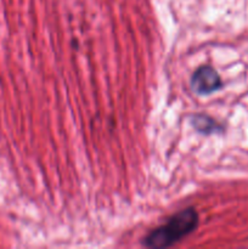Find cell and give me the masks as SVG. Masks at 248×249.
I'll return each instance as SVG.
<instances>
[{"label": "cell", "instance_id": "cell-2", "mask_svg": "<svg viewBox=\"0 0 248 249\" xmlns=\"http://www.w3.org/2000/svg\"><path fill=\"white\" fill-rule=\"evenodd\" d=\"M190 87L196 95L206 96L218 91L223 88V80L212 66H201L192 73L190 78Z\"/></svg>", "mask_w": 248, "mask_h": 249}, {"label": "cell", "instance_id": "cell-3", "mask_svg": "<svg viewBox=\"0 0 248 249\" xmlns=\"http://www.w3.org/2000/svg\"><path fill=\"white\" fill-rule=\"evenodd\" d=\"M191 124L198 133L201 134H214L216 131H221V125L214 118L208 114L196 113L191 117Z\"/></svg>", "mask_w": 248, "mask_h": 249}, {"label": "cell", "instance_id": "cell-1", "mask_svg": "<svg viewBox=\"0 0 248 249\" xmlns=\"http://www.w3.org/2000/svg\"><path fill=\"white\" fill-rule=\"evenodd\" d=\"M198 224V212L194 207H189L170 216L167 223L150 231L141 243L147 248H169L194 232Z\"/></svg>", "mask_w": 248, "mask_h": 249}]
</instances>
